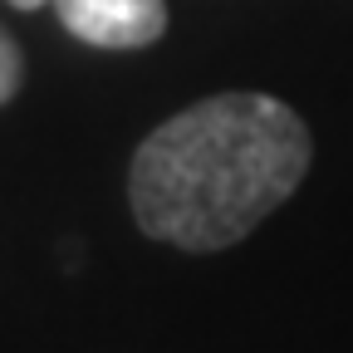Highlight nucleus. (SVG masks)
<instances>
[{
    "instance_id": "obj_1",
    "label": "nucleus",
    "mask_w": 353,
    "mask_h": 353,
    "mask_svg": "<svg viewBox=\"0 0 353 353\" xmlns=\"http://www.w3.org/2000/svg\"><path fill=\"white\" fill-rule=\"evenodd\" d=\"M314 157L304 118L270 94H216L132 152L128 201L143 236L182 250H226L285 206Z\"/></svg>"
},
{
    "instance_id": "obj_2",
    "label": "nucleus",
    "mask_w": 353,
    "mask_h": 353,
    "mask_svg": "<svg viewBox=\"0 0 353 353\" xmlns=\"http://www.w3.org/2000/svg\"><path fill=\"white\" fill-rule=\"evenodd\" d=\"M59 25L94 50H148L167 34V0H54Z\"/></svg>"
},
{
    "instance_id": "obj_3",
    "label": "nucleus",
    "mask_w": 353,
    "mask_h": 353,
    "mask_svg": "<svg viewBox=\"0 0 353 353\" xmlns=\"http://www.w3.org/2000/svg\"><path fill=\"white\" fill-rule=\"evenodd\" d=\"M20 79H25V59H20V44L10 39V30L0 25V108H6L20 94Z\"/></svg>"
},
{
    "instance_id": "obj_4",
    "label": "nucleus",
    "mask_w": 353,
    "mask_h": 353,
    "mask_svg": "<svg viewBox=\"0 0 353 353\" xmlns=\"http://www.w3.org/2000/svg\"><path fill=\"white\" fill-rule=\"evenodd\" d=\"M15 10H39V6H50V0H10Z\"/></svg>"
}]
</instances>
